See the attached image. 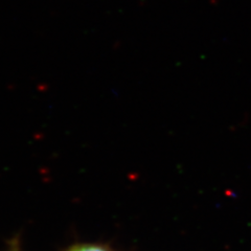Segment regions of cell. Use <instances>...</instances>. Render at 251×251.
Instances as JSON below:
<instances>
[{
	"mask_svg": "<svg viewBox=\"0 0 251 251\" xmlns=\"http://www.w3.org/2000/svg\"><path fill=\"white\" fill-rule=\"evenodd\" d=\"M69 251H108L106 248L99 246V245H91V244H84L75 246Z\"/></svg>",
	"mask_w": 251,
	"mask_h": 251,
	"instance_id": "1",
	"label": "cell"
}]
</instances>
